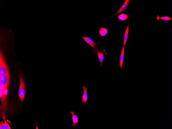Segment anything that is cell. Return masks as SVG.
Listing matches in <instances>:
<instances>
[{
  "mask_svg": "<svg viewBox=\"0 0 172 129\" xmlns=\"http://www.w3.org/2000/svg\"><path fill=\"white\" fill-rule=\"evenodd\" d=\"M20 85L18 91V95L20 100L23 101L24 99L26 91L25 84L24 79L22 76L19 75Z\"/></svg>",
  "mask_w": 172,
  "mask_h": 129,
  "instance_id": "1",
  "label": "cell"
},
{
  "mask_svg": "<svg viewBox=\"0 0 172 129\" xmlns=\"http://www.w3.org/2000/svg\"><path fill=\"white\" fill-rule=\"evenodd\" d=\"M0 56V76H1L5 75L9 72L6 60L1 52Z\"/></svg>",
  "mask_w": 172,
  "mask_h": 129,
  "instance_id": "2",
  "label": "cell"
},
{
  "mask_svg": "<svg viewBox=\"0 0 172 129\" xmlns=\"http://www.w3.org/2000/svg\"><path fill=\"white\" fill-rule=\"evenodd\" d=\"M10 79L9 73L5 75L0 76V85H8Z\"/></svg>",
  "mask_w": 172,
  "mask_h": 129,
  "instance_id": "3",
  "label": "cell"
},
{
  "mask_svg": "<svg viewBox=\"0 0 172 129\" xmlns=\"http://www.w3.org/2000/svg\"><path fill=\"white\" fill-rule=\"evenodd\" d=\"M95 50L101 63L100 66H101L104 59V55L105 54L106 55L107 54L106 50L105 49H104L103 50V51L102 52H101L99 50L97 49H96Z\"/></svg>",
  "mask_w": 172,
  "mask_h": 129,
  "instance_id": "4",
  "label": "cell"
},
{
  "mask_svg": "<svg viewBox=\"0 0 172 129\" xmlns=\"http://www.w3.org/2000/svg\"><path fill=\"white\" fill-rule=\"evenodd\" d=\"M82 37L87 43L91 46L94 49H95V47L97 45V44L95 42H94L93 39L90 37L82 36Z\"/></svg>",
  "mask_w": 172,
  "mask_h": 129,
  "instance_id": "5",
  "label": "cell"
},
{
  "mask_svg": "<svg viewBox=\"0 0 172 129\" xmlns=\"http://www.w3.org/2000/svg\"><path fill=\"white\" fill-rule=\"evenodd\" d=\"M0 100L1 101V109L3 111L5 110L6 107V98L7 96L3 95V94L2 90H0Z\"/></svg>",
  "mask_w": 172,
  "mask_h": 129,
  "instance_id": "6",
  "label": "cell"
},
{
  "mask_svg": "<svg viewBox=\"0 0 172 129\" xmlns=\"http://www.w3.org/2000/svg\"><path fill=\"white\" fill-rule=\"evenodd\" d=\"M130 1V0H125L124 4L121 6L119 11H117L115 14L112 17H111V18L112 17L118 14V13L126 11L129 5Z\"/></svg>",
  "mask_w": 172,
  "mask_h": 129,
  "instance_id": "7",
  "label": "cell"
},
{
  "mask_svg": "<svg viewBox=\"0 0 172 129\" xmlns=\"http://www.w3.org/2000/svg\"><path fill=\"white\" fill-rule=\"evenodd\" d=\"M82 88L84 90V91L81 101L84 104H85L86 103L87 100V90L88 88L83 86Z\"/></svg>",
  "mask_w": 172,
  "mask_h": 129,
  "instance_id": "8",
  "label": "cell"
},
{
  "mask_svg": "<svg viewBox=\"0 0 172 129\" xmlns=\"http://www.w3.org/2000/svg\"><path fill=\"white\" fill-rule=\"evenodd\" d=\"M129 20L128 23V25L127 27L125 32L124 34V35L123 44V46H125L127 40L128 39V37L129 28Z\"/></svg>",
  "mask_w": 172,
  "mask_h": 129,
  "instance_id": "9",
  "label": "cell"
},
{
  "mask_svg": "<svg viewBox=\"0 0 172 129\" xmlns=\"http://www.w3.org/2000/svg\"><path fill=\"white\" fill-rule=\"evenodd\" d=\"M124 46H123L122 49L121 50V52L120 56V63L119 64V66L120 67L121 69H122V67L123 65V60L124 59Z\"/></svg>",
  "mask_w": 172,
  "mask_h": 129,
  "instance_id": "10",
  "label": "cell"
},
{
  "mask_svg": "<svg viewBox=\"0 0 172 129\" xmlns=\"http://www.w3.org/2000/svg\"><path fill=\"white\" fill-rule=\"evenodd\" d=\"M71 114H72V120L73 124H72V126H76V124L78 123L79 122V120L78 117L77 115L75 114L74 112L72 111L71 112Z\"/></svg>",
  "mask_w": 172,
  "mask_h": 129,
  "instance_id": "11",
  "label": "cell"
},
{
  "mask_svg": "<svg viewBox=\"0 0 172 129\" xmlns=\"http://www.w3.org/2000/svg\"><path fill=\"white\" fill-rule=\"evenodd\" d=\"M108 33L107 29L105 28H101L99 30V33L100 35L102 36H105Z\"/></svg>",
  "mask_w": 172,
  "mask_h": 129,
  "instance_id": "12",
  "label": "cell"
},
{
  "mask_svg": "<svg viewBox=\"0 0 172 129\" xmlns=\"http://www.w3.org/2000/svg\"><path fill=\"white\" fill-rule=\"evenodd\" d=\"M157 20L161 19L164 20V21H168V20H172V18L170 17H169L165 16L161 17H160L159 16H157Z\"/></svg>",
  "mask_w": 172,
  "mask_h": 129,
  "instance_id": "13",
  "label": "cell"
},
{
  "mask_svg": "<svg viewBox=\"0 0 172 129\" xmlns=\"http://www.w3.org/2000/svg\"><path fill=\"white\" fill-rule=\"evenodd\" d=\"M129 16L125 14H122L118 16L117 18L121 21H124L127 19Z\"/></svg>",
  "mask_w": 172,
  "mask_h": 129,
  "instance_id": "14",
  "label": "cell"
},
{
  "mask_svg": "<svg viewBox=\"0 0 172 129\" xmlns=\"http://www.w3.org/2000/svg\"><path fill=\"white\" fill-rule=\"evenodd\" d=\"M3 117L5 121V129H11V128L9 126V125L7 123V122H6L5 118V115H3Z\"/></svg>",
  "mask_w": 172,
  "mask_h": 129,
  "instance_id": "15",
  "label": "cell"
},
{
  "mask_svg": "<svg viewBox=\"0 0 172 129\" xmlns=\"http://www.w3.org/2000/svg\"><path fill=\"white\" fill-rule=\"evenodd\" d=\"M8 87L2 90L3 94L5 96H7L8 93Z\"/></svg>",
  "mask_w": 172,
  "mask_h": 129,
  "instance_id": "16",
  "label": "cell"
},
{
  "mask_svg": "<svg viewBox=\"0 0 172 129\" xmlns=\"http://www.w3.org/2000/svg\"><path fill=\"white\" fill-rule=\"evenodd\" d=\"M8 85H0V90H3L6 89V88L8 87Z\"/></svg>",
  "mask_w": 172,
  "mask_h": 129,
  "instance_id": "17",
  "label": "cell"
},
{
  "mask_svg": "<svg viewBox=\"0 0 172 129\" xmlns=\"http://www.w3.org/2000/svg\"><path fill=\"white\" fill-rule=\"evenodd\" d=\"M0 129H5L4 123L3 121H1L0 123Z\"/></svg>",
  "mask_w": 172,
  "mask_h": 129,
  "instance_id": "18",
  "label": "cell"
}]
</instances>
